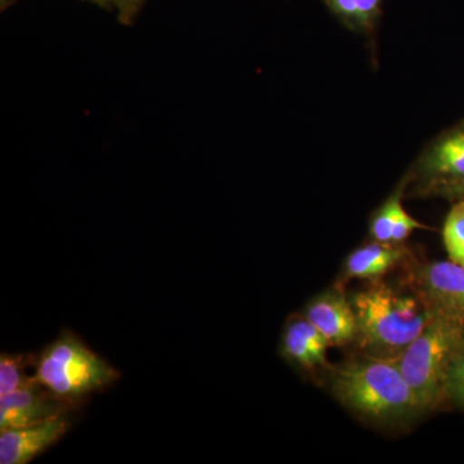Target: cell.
<instances>
[{
  "mask_svg": "<svg viewBox=\"0 0 464 464\" xmlns=\"http://www.w3.org/2000/svg\"><path fill=\"white\" fill-rule=\"evenodd\" d=\"M72 427L70 415L0 431V463L27 464L57 444Z\"/></svg>",
  "mask_w": 464,
  "mask_h": 464,
  "instance_id": "ba28073f",
  "label": "cell"
},
{
  "mask_svg": "<svg viewBox=\"0 0 464 464\" xmlns=\"http://www.w3.org/2000/svg\"><path fill=\"white\" fill-rule=\"evenodd\" d=\"M331 389L344 408L375 426H400L424 414L399 359L364 356L337 366Z\"/></svg>",
  "mask_w": 464,
  "mask_h": 464,
  "instance_id": "6da1fadb",
  "label": "cell"
},
{
  "mask_svg": "<svg viewBox=\"0 0 464 464\" xmlns=\"http://www.w3.org/2000/svg\"><path fill=\"white\" fill-rule=\"evenodd\" d=\"M79 405L78 402L58 398L36 381L30 382L0 399V431L70 415Z\"/></svg>",
  "mask_w": 464,
  "mask_h": 464,
  "instance_id": "52a82bcc",
  "label": "cell"
},
{
  "mask_svg": "<svg viewBox=\"0 0 464 464\" xmlns=\"http://www.w3.org/2000/svg\"><path fill=\"white\" fill-rule=\"evenodd\" d=\"M350 299L356 317L355 343L364 356L400 359L432 317L411 290L401 292L383 280Z\"/></svg>",
  "mask_w": 464,
  "mask_h": 464,
  "instance_id": "7a4b0ae2",
  "label": "cell"
},
{
  "mask_svg": "<svg viewBox=\"0 0 464 464\" xmlns=\"http://www.w3.org/2000/svg\"><path fill=\"white\" fill-rule=\"evenodd\" d=\"M408 185V176H405L395 191L372 216L369 222V235L372 240L381 241V243L405 244L415 230L427 228L414 217L409 215L402 206V197Z\"/></svg>",
  "mask_w": 464,
  "mask_h": 464,
  "instance_id": "7c38bea8",
  "label": "cell"
},
{
  "mask_svg": "<svg viewBox=\"0 0 464 464\" xmlns=\"http://www.w3.org/2000/svg\"><path fill=\"white\" fill-rule=\"evenodd\" d=\"M413 191L436 183L464 179V121L433 139L409 170Z\"/></svg>",
  "mask_w": 464,
  "mask_h": 464,
  "instance_id": "8992f818",
  "label": "cell"
},
{
  "mask_svg": "<svg viewBox=\"0 0 464 464\" xmlns=\"http://www.w3.org/2000/svg\"><path fill=\"white\" fill-rule=\"evenodd\" d=\"M417 197L442 198L450 201H464V179L463 181L436 183L413 191Z\"/></svg>",
  "mask_w": 464,
  "mask_h": 464,
  "instance_id": "e0dca14e",
  "label": "cell"
},
{
  "mask_svg": "<svg viewBox=\"0 0 464 464\" xmlns=\"http://www.w3.org/2000/svg\"><path fill=\"white\" fill-rule=\"evenodd\" d=\"M35 356L5 353L0 355V399L35 381Z\"/></svg>",
  "mask_w": 464,
  "mask_h": 464,
  "instance_id": "5bb4252c",
  "label": "cell"
},
{
  "mask_svg": "<svg viewBox=\"0 0 464 464\" xmlns=\"http://www.w3.org/2000/svg\"><path fill=\"white\" fill-rule=\"evenodd\" d=\"M464 348V326L433 315L426 328L400 356L402 374L424 413L445 402V384L454 360Z\"/></svg>",
  "mask_w": 464,
  "mask_h": 464,
  "instance_id": "277c9868",
  "label": "cell"
},
{
  "mask_svg": "<svg viewBox=\"0 0 464 464\" xmlns=\"http://www.w3.org/2000/svg\"><path fill=\"white\" fill-rule=\"evenodd\" d=\"M335 18L357 35L373 39L386 0H323Z\"/></svg>",
  "mask_w": 464,
  "mask_h": 464,
  "instance_id": "4fadbf2b",
  "label": "cell"
},
{
  "mask_svg": "<svg viewBox=\"0 0 464 464\" xmlns=\"http://www.w3.org/2000/svg\"><path fill=\"white\" fill-rule=\"evenodd\" d=\"M404 286L411 290L433 315L464 326V266L450 261L405 264Z\"/></svg>",
  "mask_w": 464,
  "mask_h": 464,
  "instance_id": "5b68a950",
  "label": "cell"
},
{
  "mask_svg": "<svg viewBox=\"0 0 464 464\" xmlns=\"http://www.w3.org/2000/svg\"><path fill=\"white\" fill-rule=\"evenodd\" d=\"M445 249L450 261L464 266V201H456L445 219Z\"/></svg>",
  "mask_w": 464,
  "mask_h": 464,
  "instance_id": "9a60e30c",
  "label": "cell"
},
{
  "mask_svg": "<svg viewBox=\"0 0 464 464\" xmlns=\"http://www.w3.org/2000/svg\"><path fill=\"white\" fill-rule=\"evenodd\" d=\"M329 342L306 317H293L284 328L280 353L290 364L306 372L328 366Z\"/></svg>",
  "mask_w": 464,
  "mask_h": 464,
  "instance_id": "30bf717a",
  "label": "cell"
},
{
  "mask_svg": "<svg viewBox=\"0 0 464 464\" xmlns=\"http://www.w3.org/2000/svg\"><path fill=\"white\" fill-rule=\"evenodd\" d=\"M304 316L322 333L331 347L346 346L355 342V311L350 297L340 286L311 299L304 308Z\"/></svg>",
  "mask_w": 464,
  "mask_h": 464,
  "instance_id": "9c48e42d",
  "label": "cell"
},
{
  "mask_svg": "<svg viewBox=\"0 0 464 464\" xmlns=\"http://www.w3.org/2000/svg\"><path fill=\"white\" fill-rule=\"evenodd\" d=\"M445 401L464 409V348L458 353L445 384Z\"/></svg>",
  "mask_w": 464,
  "mask_h": 464,
  "instance_id": "2e32d148",
  "label": "cell"
},
{
  "mask_svg": "<svg viewBox=\"0 0 464 464\" xmlns=\"http://www.w3.org/2000/svg\"><path fill=\"white\" fill-rule=\"evenodd\" d=\"M112 2H114V0H112Z\"/></svg>",
  "mask_w": 464,
  "mask_h": 464,
  "instance_id": "ac0fdd59",
  "label": "cell"
},
{
  "mask_svg": "<svg viewBox=\"0 0 464 464\" xmlns=\"http://www.w3.org/2000/svg\"><path fill=\"white\" fill-rule=\"evenodd\" d=\"M413 258L411 250L405 244L372 243L356 248L348 256L344 262L343 280H368L369 283L380 282L383 276L399 267L408 264Z\"/></svg>",
  "mask_w": 464,
  "mask_h": 464,
  "instance_id": "8fae6325",
  "label": "cell"
},
{
  "mask_svg": "<svg viewBox=\"0 0 464 464\" xmlns=\"http://www.w3.org/2000/svg\"><path fill=\"white\" fill-rule=\"evenodd\" d=\"M119 378L114 366L70 331L61 333L35 356V381L58 398L78 404Z\"/></svg>",
  "mask_w": 464,
  "mask_h": 464,
  "instance_id": "3957f363",
  "label": "cell"
}]
</instances>
